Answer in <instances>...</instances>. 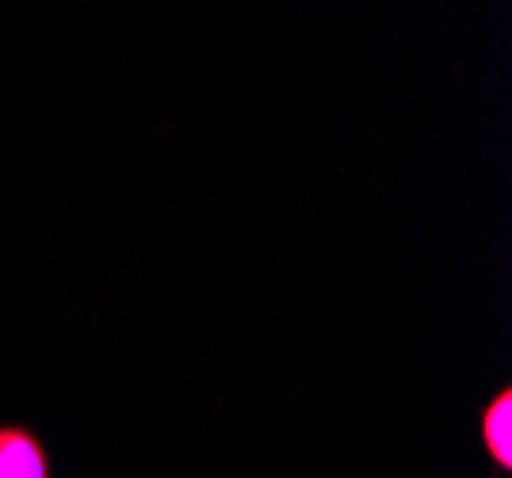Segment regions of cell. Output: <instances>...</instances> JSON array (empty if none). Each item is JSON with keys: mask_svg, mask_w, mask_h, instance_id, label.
Instances as JSON below:
<instances>
[{"mask_svg": "<svg viewBox=\"0 0 512 478\" xmlns=\"http://www.w3.org/2000/svg\"><path fill=\"white\" fill-rule=\"evenodd\" d=\"M478 444L497 475L512 471V387H497L490 402L478 410Z\"/></svg>", "mask_w": 512, "mask_h": 478, "instance_id": "obj_2", "label": "cell"}, {"mask_svg": "<svg viewBox=\"0 0 512 478\" xmlns=\"http://www.w3.org/2000/svg\"><path fill=\"white\" fill-rule=\"evenodd\" d=\"M0 478H54V456L39 429L0 421Z\"/></svg>", "mask_w": 512, "mask_h": 478, "instance_id": "obj_1", "label": "cell"}]
</instances>
